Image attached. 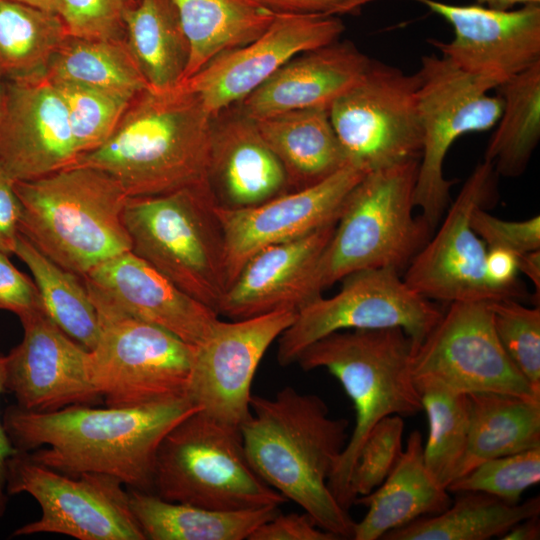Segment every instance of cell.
I'll list each match as a JSON object with an SVG mask.
<instances>
[{"instance_id":"7dc6e473","label":"cell","mask_w":540,"mask_h":540,"mask_svg":"<svg viewBox=\"0 0 540 540\" xmlns=\"http://www.w3.org/2000/svg\"><path fill=\"white\" fill-rule=\"evenodd\" d=\"M21 204L14 180L0 166V252L14 255L19 236Z\"/></svg>"},{"instance_id":"cb8c5ba5","label":"cell","mask_w":540,"mask_h":540,"mask_svg":"<svg viewBox=\"0 0 540 540\" xmlns=\"http://www.w3.org/2000/svg\"><path fill=\"white\" fill-rule=\"evenodd\" d=\"M209 185L225 208L251 207L289 192L281 162L256 121L237 106L213 117Z\"/></svg>"},{"instance_id":"ab89813d","label":"cell","mask_w":540,"mask_h":540,"mask_svg":"<svg viewBox=\"0 0 540 540\" xmlns=\"http://www.w3.org/2000/svg\"><path fill=\"white\" fill-rule=\"evenodd\" d=\"M539 482L540 447L486 460L453 480L447 490L483 492L516 504L527 489Z\"/></svg>"},{"instance_id":"1f68e13d","label":"cell","mask_w":540,"mask_h":540,"mask_svg":"<svg viewBox=\"0 0 540 540\" xmlns=\"http://www.w3.org/2000/svg\"><path fill=\"white\" fill-rule=\"evenodd\" d=\"M443 512L420 517L382 540H488L501 538L516 523L539 515L540 497L511 504L483 492H460Z\"/></svg>"},{"instance_id":"4dcf8cb0","label":"cell","mask_w":540,"mask_h":540,"mask_svg":"<svg viewBox=\"0 0 540 540\" xmlns=\"http://www.w3.org/2000/svg\"><path fill=\"white\" fill-rule=\"evenodd\" d=\"M123 30L150 89L166 91L182 83L190 48L170 0H137L125 12Z\"/></svg>"},{"instance_id":"f546056e","label":"cell","mask_w":540,"mask_h":540,"mask_svg":"<svg viewBox=\"0 0 540 540\" xmlns=\"http://www.w3.org/2000/svg\"><path fill=\"white\" fill-rule=\"evenodd\" d=\"M170 1L178 13L190 48L183 81L220 54L253 41L275 16L255 0Z\"/></svg>"},{"instance_id":"74e56055","label":"cell","mask_w":540,"mask_h":540,"mask_svg":"<svg viewBox=\"0 0 540 540\" xmlns=\"http://www.w3.org/2000/svg\"><path fill=\"white\" fill-rule=\"evenodd\" d=\"M50 82L65 104L79 157L110 137L131 102L74 82Z\"/></svg>"},{"instance_id":"f6af8a7d","label":"cell","mask_w":540,"mask_h":540,"mask_svg":"<svg viewBox=\"0 0 540 540\" xmlns=\"http://www.w3.org/2000/svg\"><path fill=\"white\" fill-rule=\"evenodd\" d=\"M248 540H340L321 529L306 512L303 514L279 512L260 525Z\"/></svg>"},{"instance_id":"7402d4cb","label":"cell","mask_w":540,"mask_h":540,"mask_svg":"<svg viewBox=\"0 0 540 540\" xmlns=\"http://www.w3.org/2000/svg\"><path fill=\"white\" fill-rule=\"evenodd\" d=\"M336 222L255 253L224 293L218 316L240 320L279 310L297 312L319 297L312 288L313 273Z\"/></svg>"},{"instance_id":"4316f807","label":"cell","mask_w":540,"mask_h":540,"mask_svg":"<svg viewBox=\"0 0 540 540\" xmlns=\"http://www.w3.org/2000/svg\"><path fill=\"white\" fill-rule=\"evenodd\" d=\"M281 162L289 191L317 184L349 164L328 108H309L255 120Z\"/></svg>"},{"instance_id":"bcb514c9","label":"cell","mask_w":540,"mask_h":540,"mask_svg":"<svg viewBox=\"0 0 540 540\" xmlns=\"http://www.w3.org/2000/svg\"><path fill=\"white\" fill-rule=\"evenodd\" d=\"M275 14L355 15L375 0H255Z\"/></svg>"},{"instance_id":"83f0119b","label":"cell","mask_w":540,"mask_h":540,"mask_svg":"<svg viewBox=\"0 0 540 540\" xmlns=\"http://www.w3.org/2000/svg\"><path fill=\"white\" fill-rule=\"evenodd\" d=\"M131 510L147 540H244L275 517L279 507L222 511L170 502L128 489Z\"/></svg>"},{"instance_id":"d6986e66","label":"cell","mask_w":540,"mask_h":540,"mask_svg":"<svg viewBox=\"0 0 540 540\" xmlns=\"http://www.w3.org/2000/svg\"><path fill=\"white\" fill-rule=\"evenodd\" d=\"M366 174L363 169L347 164L317 184L286 192L255 206L216 205L225 242L227 288L258 251L336 222L346 197Z\"/></svg>"},{"instance_id":"8d00e7d4","label":"cell","mask_w":540,"mask_h":540,"mask_svg":"<svg viewBox=\"0 0 540 540\" xmlns=\"http://www.w3.org/2000/svg\"><path fill=\"white\" fill-rule=\"evenodd\" d=\"M415 384L429 427L423 448L424 463L435 482L447 489L457 476L467 447V395L432 381H416Z\"/></svg>"},{"instance_id":"f5cc1de1","label":"cell","mask_w":540,"mask_h":540,"mask_svg":"<svg viewBox=\"0 0 540 540\" xmlns=\"http://www.w3.org/2000/svg\"><path fill=\"white\" fill-rule=\"evenodd\" d=\"M59 15L61 0H10Z\"/></svg>"},{"instance_id":"816d5d0a","label":"cell","mask_w":540,"mask_h":540,"mask_svg":"<svg viewBox=\"0 0 540 540\" xmlns=\"http://www.w3.org/2000/svg\"><path fill=\"white\" fill-rule=\"evenodd\" d=\"M529 3H540V0H476V4L496 10H510L518 4Z\"/></svg>"},{"instance_id":"e0dca14e","label":"cell","mask_w":540,"mask_h":540,"mask_svg":"<svg viewBox=\"0 0 540 540\" xmlns=\"http://www.w3.org/2000/svg\"><path fill=\"white\" fill-rule=\"evenodd\" d=\"M344 30L339 16L275 14L257 38L220 54L182 84L215 117L240 103L292 58L339 40Z\"/></svg>"},{"instance_id":"ee69618b","label":"cell","mask_w":540,"mask_h":540,"mask_svg":"<svg viewBox=\"0 0 540 540\" xmlns=\"http://www.w3.org/2000/svg\"><path fill=\"white\" fill-rule=\"evenodd\" d=\"M0 252V311H9L22 319L42 310L38 288L26 274Z\"/></svg>"},{"instance_id":"4fadbf2b","label":"cell","mask_w":540,"mask_h":540,"mask_svg":"<svg viewBox=\"0 0 540 540\" xmlns=\"http://www.w3.org/2000/svg\"><path fill=\"white\" fill-rule=\"evenodd\" d=\"M417 73L371 59L361 79L328 108L349 164L371 172L420 160Z\"/></svg>"},{"instance_id":"44dd1931","label":"cell","mask_w":540,"mask_h":540,"mask_svg":"<svg viewBox=\"0 0 540 540\" xmlns=\"http://www.w3.org/2000/svg\"><path fill=\"white\" fill-rule=\"evenodd\" d=\"M78 158L65 104L45 73L4 84L0 166L10 177L36 179Z\"/></svg>"},{"instance_id":"5bb4252c","label":"cell","mask_w":540,"mask_h":540,"mask_svg":"<svg viewBox=\"0 0 540 540\" xmlns=\"http://www.w3.org/2000/svg\"><path fill=\"white\" fill-rule=\"evenodd\" d=\"M448 305L413 350L414 382L432 381L461 394L496 392L540 399L501 346L488 301Z\"/></svg>"},{"instance_id":"7c38bea8","label":"cell","mask_w":540,"mask_h":540,"mask_svg":"<svg viewBox=\"0 0 540 540\" xmlns=\"http://www.w3.org/2000/svg\"><path fill=\"white\" fill-rule=\"evenodd\" d=\"M124 486L101 473L63 474L17 450L7 461L6 493L29 494L40 505L41 516L12 536L53 533L78 540H146Z\"/></svg>"},{"instance_id":"8fae6325","label":"cell","mask_w":540,"mask_h":540,"mask_svg":"<svg viewBox=\"0 0 540 540\" xmlns=\"http://www.w3.org/2000/svg\"><path fill=\"white\" fill-rule=\"evenodd\" d=\"M340 282L342 286L334 296L321 295L301 307L279 336L277 361L281 366L296 363L300 353L320 338L344 330L399 327L416 346L443 313L392 268L357 271Z\"/></svg>"},{"instance_id":"2e32d148","label":"cell","mask_w":540,"mask_h":540,"mask_svg":"<svg viewBox=\"0 0 540 540\" xmlns=\"http://www.w3.org/2000/svg\"><path fill=\"white\" fill-rule=\"evenodd\" d=\"M295 317L294 310H279L240 320L218 319L196 346L188 398L214 419L240 429L251 415L256 370Z\"/></svg>"},{"instance_id":"3957f363","label":"cell","mask_w":540,"mask_h":540,"mask_svg":"<svg viewBox=\"0 0 540 540\" xmlns=\"http://www.w3.org/2000/svg\"><path fill=\"white\" fill-rule=\"evenodd\" d=\"M213 117L182 83L135 97L110 137L72 165L103 171L128 197L210 186Z\"/></svg>"},{"instance_id":"5b68a950","label":"cell","mask_w":540,"mask_h":540,"mask_svg":"<svg viewBox=\"0 0 540 540\" xmlns=\"http://www.w3.org/2000/svg\"><path fill=\"white\" fill-rule=\"evenodd\" d=\"M414 348L413 340L399 327L344 330L310 344L296 360L305 371H329L354 405L352 434L328 481L332 495L347 511L355 502L353 469L371 430L387 416L422 411L411 373Z\"/></svg>"},{"instance_id":"9a60e30c","label":"cell","mask_w":540,"mask_h":540,"mask_svg":"<svg viewBox=\"0 0 540 540\" xmlns=\"http://www.w3.org/2000/svg\"><path fill=\"white\" fill-rule=\"evenodd\" d=\"M493 166L483 160L465 180L441 224L413 257L402 276L422 297L445 303L515 299L486 273L487 246L471 227V214L485 206L495 188Z\"/></svg>"},{"instance_id":"484cf974","label":"cell","mask_w":540,"mask_h":540,"mask_svg":"<svg viewBox=\"0 0 540 540\" xmlns=\"http://www.w3.org/2000/svg\"><path fill=\"white\" fill-rule=\"evenodd\" d=\"M422 434L414 430L385 480L354 504L367 507L355 522L353 540H379L388 532L420 517L437 515L449 507V491L429 474L423 456Z\"/></svg>"},{"instance_id":"d590c367","label":"cell","mask_w":540,"mask_h":540,"mask_svg":"<svg viewBox=\"0 0 540 540\" xmlns=\"http://www.w3.org/2000/svg\"><path fill=\"white\" fill-rule=\"evenodd\" d=\"M68 36L60 15L0 0V71L4 77L44 74Z\"/></svg>"},{"instance_id":"30bf717a","label":"cell","mask_w":540,"mask_h":540,"mask_svg":"<svg viewBox=\"0 0 540 540\" xmlns=\"http://www.w3.org/2000/svg\"><path fill=\"white\" fill-rule=\"evenodd\" d=\"M416 73L422 151L413 201L434 232L451 202L454 182L443 171L449 149L462 135L493 128L502 100L489 95L490 84L436 54L423 56Z\"/></svg>"},{"instance_id":"9c48e42d","label":"cell","mask_w":540,"mask_h":540,"mask_svg":"<svg viewBox=\"0 0 540 540\" xmlns=\"http://www.w3.org/2000/svg\"><path fill=\"white\" fill-rule=\"evenodd\" d=\"M85 285L99 319L98 340L90 351L91 379L105 405L188 398L196 346L128 314Z\"/></svg>"},{"instance_id":"60d3db41","label":"cell","mask_w":540,"mask_h":540,"mask_svg":"<svg viewBox=\"0 0 540 540\" xmlns=\"http://www.w3.org/2000/svg\"><path fill=\"white\" fill-rule=\"evenodd\" d=\"M404 421L390 415L379 421L361 447L351 478L355 499L376 489L387 477L400 457Z\"/></svg>"},{"instance_id":"f35d334b","label":"cell","mask_w":540,"mask_h":540,"mask_svg":"<svg viewBox=\"0 0 540 540\" xmlns=\"http://www.w3.org/2000/svg\"><path fill=\"white\" fill-rule=\"evenodd\" d=\"M492 323L504 351L531 387L540 393V308L516 299L489 301Z\"/></svg>"},{"instance_id":"c3c4849f","label":"cell","mask_w":540,"mask_h":540,"mask_svg":"<svg viewBox=\"0 0 540 540\" xmlns=\"http://www.w3.org/2000/svg\"><path fill=\"white\" fill-rule=\"evenodd\" d=\"M6 355L0 353V396L5 391L6 384ZM17 450L11 444L0 418V517L6 511L8 495L6 493V466L8 459Z\"/></svg>"},{"instance_id":"8992f818","label":"cell","mask_w":540,"mask_h":540,"mask_svg":"<svg viewBox=\"0 0 540 540\" xmlns=\"http://www.w3.org/2000/svg\"><path fill=\"white\" fill-rule=\"evenodd\" d=\"M419 162L368 172L350 191L313 273L317 296L357 271L401 272L426 244L433 232L413 214Z\"/></svg>"},{"instance_id":"6da1fadb","label":"cell","mask_w":540,"mask_h":540,"mask_svg":"<svg viewBox=\"0 0 540 540\" xmlns=\"http://www.w3.org/2000/svg\"><path fill=\"white\" fill-rule=\"evenodd\" d=\"M200 410L187 398L105 408L73 405L32 412L10 405L2 422L18 451L69 476L101 473L153 493L158 448L166 434Z\"/></svg>"},{"instance_id":"db71d44e","label":"cell","mask_w":540,"mask_h":540,"mask_svg":"<svg viewBox=\"0 0 540 540\" xmlns=\"http://www.w3.org/2000/svg\"><path fill=\"white\" fill-rule=\"evenodd\" d=\"M4 76L2 75L0 71V120H1V114H2V106H3V97H4V82H3Z\"/></svg>"},{"instance_id":"52a82bcc","label":"cell","mask_w":540,"mask_h":540,"mask_svg":"<svg viewBox=\"0 0 540 540\" xmlns=\"http://www.w3.org/2000/svg\"><path fill=\"white\" fill-rule=\"evenodd\" d=\"M216 205L210 186H202L129 197L123 212L131 252L215 312L227 289Z\"/></svg>"},{"instance_id":"b9f144b4","label":"cell","mask_w":540,"mask_h":540,"mask_svg":"<svg viewBox=\"0 0 540 540\" xmlns=\"http://www.w3.org/2000/svg\"><path fill=\"white\" fill-rule=\"evenodd\" d=\"M137 0H61L59 15L69 35L90 39L119 38L125 12Z\"/></svg>"},{"instance_id":"681fc988","label":"cell","mask_w":540,"mask_h":540,"mask_svg":"<svg viewBox=\"0 0 540 540\" xmlns=\"http://www.w3.org/2000/svg\"><path fill=\"white\" fill-rule=\"evenodd\" d=\"M518 272L529 278L535 289V298L540 295V249L517 256Z\"/></svg>"},{"instance_id":"7bdbcfd3","label":"cell","mask_w":540,"mask_h":540,"mask_svg":"<svg viewBox=\"0 0 540 540\" xmlns=\"http://www.w3.org/2000/svg\"><path fill=\"white\" fill-rule=\"evenodd\" d=\"M471 227L487 248H501L516 255L540 249V216L508 221L489 214L483 206L471 214Z\"/></svg>"},{"instance_id":"277c9868","label":"cell","mask_w":540,"mask_h":540,"mask_svg":"<svg viewBox=\"0 0 540 540\" xmlns=\"http://www.w3.org/2000/svg\"><path fill=\"white\" fill-rule=\"evenodd\" d=\"M14 190L21 204L19 233L79 277L131 251L123 221L129 197L103 171L69 166L36 179L14 181Z\"/></svg>"},{"instance_id":"836d02e7","label":"cell","mask_w":540,"mask_h":540,"mask_svg":"<svg viewBox=\"0 0 540 540\" xmlns=\"http://www.w3.org/2000/svg\"><path fill=\"white\" fill-rule=\"evenodd\" d=\"M50 80L78 83L127 101L148 89L124 39H90L69 35L49 61Z\"/></svg>"},{"instance_id":"d4e9b609","label":"cell","mask_w":540,"mask_h":540,"mask_svg":"<svg viewBox=\"0 0 540 540\" xmlns=\"http://www.w3.org/2000/svg\"><path fill=\"white\" fill-rule=\"evenodd\" d=\"M371 59L349 40L301 53L237 106L253 120L309 108H329L355 85Z\"/></svg>"},{"instance_id":"ac0fdd59","label":"cell","mask_w":540,"mask_h":540,"mask_svg":"<svg viewBox=\"0 0 540 540\" xmlns=\"http://www.w3.org/2000/svg\"><path fill=\"white\" fill-rule=\"evenodd\" d=\"M415 1L453 28L451 41L430 40L441 56L493 89L540 62V3L496 10L478 4Z\"/></svg>"},{"instance_id":"ffe728a7","label":"cell","mask_w":540,"mask_h":540,"mask_svg":"<svg viewBox=\"0 0 540 540\" xmlns=\"http://www.w3.org/2000/svg\"><path fill=\"white\" fill-rule=\"evenodd\" d=\"M22 341L6 355L5 390L16 405L52 412L73 405H97L102 398L90 372V351L43 311L20 319Z\"/></svg>"},{"instance_id":"f907efd6","label":"cell","mask_w":540,"mask_h":540,"mask_svg":"<svg viewBox=\"0 0 540 540\" xmlns=\"http://www.w3.org/2000/svg\"><path fill=\"white\" fill-rule=\"evenodd\" d=\"M539 538H540L539 515H535L516 523L500 539L538 540Z\"/></svg>"},{"instance_id":"7a4b0ae2","label":"cell","mask_w":540,"mask_h":540,"mask_svg":"<svg viewBox=\"0 0 540 540\" xmlns=\"http://www.w3.org/2000/svg\"><path fill=\"white\" fill-rule=\"evenodd\" d=\"M250 406L240 430L255 473L321 529L352 539L355 521L328 487L348 441V420L331 417L320 396L291 386L271 398L252 395Z\"/></svg>"},{"instance_id":"603a6c76","label":"cell","mask_w":540,"mask_h":540,"mask_svg":"<svg viewBox=\"0 0 540 540\" xmlns=\"http://www.w3.org/2000/svg\"><path fill=\"white\" fill-rule=\"evenodd\" d=\"M82 279L128 314L193 346L208 337L219 319L214 310L131 251L99 264Z\"/></svg>"},{"instance_id":"d6a6232c","label":"cell","mask_w":540,"mask_h":540,"mask_svg":"<svg viewBox=\"0 0 540 540\" xmlns=\"http://www.w3.org/2000/svg\"><path fill=\"white\" fill-rule=\"evenodd\" d=\"M502 112L485 150L495 173L518 177L540 140V62L501 83Z\"/></svg>"},{"instance_id":"ba28073f","label":"cell","mask_w":540,"mask_h":540,"mask_svg":"<svg viewBox=\"0 0 540 540\" xmlns=\"http://www.w3.org/2000/svg\"><path fill=\"white\" fill-rule=\"evenodd\" d=\"M153 493L170 502L222 511L279 507L287 501L249 464L241 430L201 410L163 438L154 463Z\"/></svg>"},{"instance_id":"e575fe53","label":"cell","mask_w":540,"mask_h":540,"mask_svg":"<svg viewBox=\"0 0 540 540\" xmlns=\"http://www.w3.org/2000/svg\"><path fill=\"white\" fill-rule=\"evenodd\" d=\"M14 255L32 273L44 314L91 351L98 340L99 319L83 279L53 262L21 234Z\"/></svg>"},{"instance_id":"f1b7e54d","label":"cell","mask_w":540,"mask_h":540,"mask_svg":"<svg viewBox=\"0 0 540 540\" xmlns=\"http://www.w3.org/2000/svg\"><path fill=\"white\" fill-rule=\"evenodd\" d=\"M466 395L468 441L456 478L486 460L540 447V399L496 392Z\"/></svg>"}]
</instances>
